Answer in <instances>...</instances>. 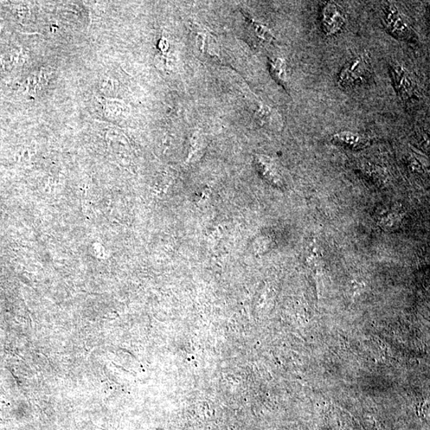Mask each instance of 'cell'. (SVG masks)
<instances>
[{"label":"cell","mask_w":430,"mask_h":430,"mask_svg":"<svg viewBox=\"0 0 430 430\" xmlns=\"http://www.w3.org/2000/svg\"><path fill=\"white\" fill-rule=\"evenodd\" d=\"M345 25L344 13L339 6L334 3L324 6L322 12V27L327 35L339 33Z\"/></svg>","instance_id":"3"},{"label":"cell","mask_w":430,"mask_h":430,"mask_svg":"<svg viewBox=\"0 0 430 430\" xmlns=\"http://www.w3.org/2000/svg\"><path fill=\"white\" fill-rule=\"evenodd\" d=\"M44 80H47V78L42 74L31 76L30 78L28 79L27 84L29 94H36L38 91H40L43 86Z\"/></svg>","instance_id":"10"},{"label":"cell","mask_w":430,"mask_h":430,"mask_svg":"<svg viewBox=\"0 0 430 430\" xmlns=\"http://www.w3.org/2000/svg\"><path fill=\"white\" fill-rule=\"evenodd\" d=\"M106 117L111 120L123 119L130 113V109L124 102L115 99L102 98L100 100Z\"/></svg>","instance_id":"7"},{"label":"cell","mask_w":430,"mask_h":430,"mask_svg":"<svg viewBox=\"0 0 430 430\" xmlns=\"http://www.w3.org/2000/svg\"><path fill=\"white\" fill-rule=\"evenodd\" d=\"M391 76H392L396 91L403 100L412 98L414 93V82L407 70L399 65L391 66Z\"/></svg>","instance_id":"5"},{"label":"cell","mask_w":430,"mask_h":430,"mask_svg":"<svg viewBox=\"0 0 430 430\" xmlns=\"http://www.w3.org/2000/svg\"><path fill=\"white\" fill-rule=\"evenodd\" d=\"M370 62L367 55H359L351 60L340 72L337 84L344 89L356 87L369 79Z\"/></svg>","instance_id":"1"},{"label":"cell","mask_w":430,"mask_h":430,"mask_svg":"<svg viewBox=\"0 0 430 430\" xmlns=\"http://www.w3.org/2000/svg\"><path fill=\"white\" fill-rule=\"evenodd\" d=\"M383 22L390 33L399 40H408L412 28L393 4H387L383 11Z\"/></svg>","instance_id":"2"},{"label":"cell","mask_w":430,"mask_h":430,"mask_svg":"<svg viewBox=\"0 0 430 430\" xmlns=\"http://www.w3.org/2000/svg\"><path fill=\"white\" fill-rule=\"evenodd\" d=\"M195 43L197 50L210 60L221 61V50L215 37L206 30L198 28L195 31Z\"/></svg>","instance_id":"4"},{"label":"cell","mask_w":430,"mask_h":430,"mask_svg":"<svg viewBox=\"0 0 430 430\" xmlns=\"http://www.w3.org/2000/svg\"><path fill=\"white\" fill-rule=\"evenodd\" d=\"M332 139L340 145L349 147L351 149H361L370 145V140L362 135L351 132H341L333 135Z\"/></svg>","instance_id":"6"},{"label":"cell","mask_w":430,"mask_h":430,"mask_svg":"<svg viewBox=\"0 0 430 430\" xmlns=\"http://www.w3.org/2000/svg\"><path fill=\"white\" fill-rule=\"evenodd\" d=\"M269 69H271L273 79L278 84L285 87L287 85V70L285 61L279 59V57H274L269 61Z\"/></svg>","instance_id":"8"},{"label":"cell","mask_w":430,"mask_h":430,"mask_svg":"<svg viewBox=\"0 0 430 430\" xmlns=\"http://www.w3.org/2000/svg\"><path fill=\"white\" fill-rule=\"evenodd\" d=\"M246 18L249 28L256 38H258L259 40L266 43H271L274 41L275 38L271 33V31L265 27L264 25L259 23L249 17L246 16Z\"/></svg>","instance_id":"9"}]
</instances>
